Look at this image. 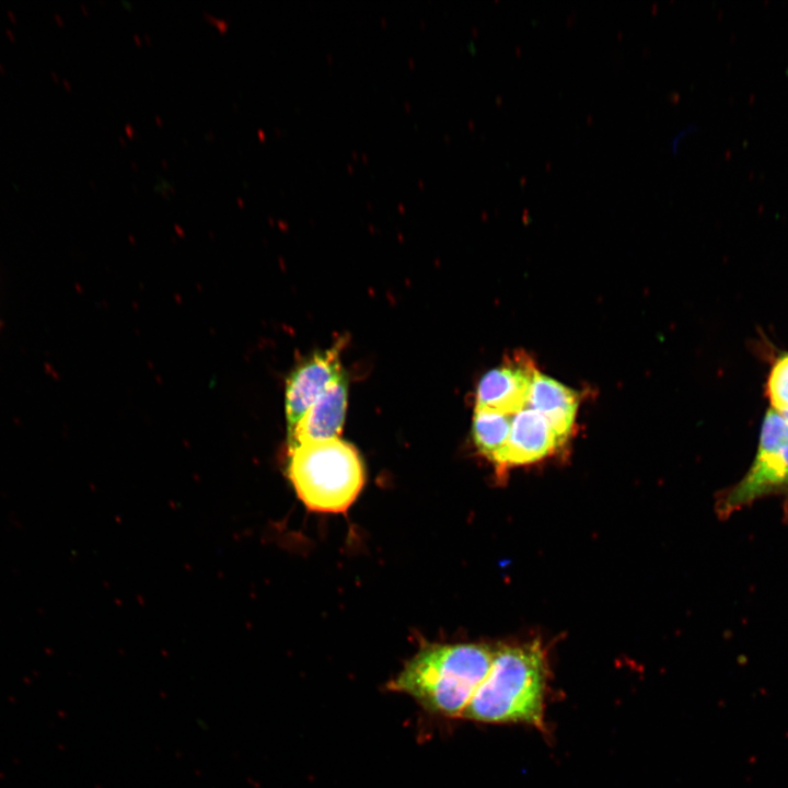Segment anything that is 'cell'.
I'll list each match as a JSON object with an SVG mask.
<instances>
[{"mask_svg": "<svg viewBox=\"0 0 788 788\" xmlns=\"http://www.w3.org/2000/svg\"><path fill=\"white\" fill-rule=\"evenodd\" d=\"M781 415H783V416L785 417V419L788 421V413H784V414H781Z\"/></svg>", "mask_w": 788, "mask_h": 788, "instance_id": "7c38bea8", "label": "cell"}, {"mask_svg": "<svg viewBox=\"0 0 788 788\" xmlns=\"http://www.w3.org/2000/svg\"><path fill=\"white\" fill-rule=\"evenodd\" d=\"M290 451L289 478L302 502L314 511H346L364 484L357 450L338 438L297 444Z\"/></svg>", "mask_w": 788, "mask_h": 788, "instance_id": "3957f363", "label": "cell"}, {"mask_svg": "<svg viewBox=\"0 0 788 788\" xmlns=\"http://www.w3.org/2000/svg\"><path fill=\"white\" fill-rule=\"evenodd\" d=\"M537 370L528 359L513 358L488 371L476 391V407L515 415L528 406Z\"/></svg>", "mask_w": 788, "mask_h": 788, "instance_id": "8992f818", "label": "cell"}, {"mask_svg": "<svg viewBox=\"0 0 788 788\" xmlns=\"http://www.w3.org/2000/svg\"><path fill=\"white\" fill-rule=\"evenodd\" d=\"M768 496L788 498V421L773 408L764 417L753 463L743 478L721 497L719 515L728 517Z\"/></svg>", "mask_w": 788, "mask_h": 788, "instance_id": "277c9868", "label": "cell"}, {"mask_svg": "<svg viewBox=\"0 0 788 788\" xmlns=\"http://www.w3.org/2000/svg\"><path fill=\"white\" fill-rule=\"evenodd\" d=\"M767 395L773 409L780 414L788 413V352L779 356L772 367Z\"/></svg>", "mask_w": 788, "mask_h": 788, "instance_id": "8fae6325", "label": "cell"}, {"mask_svg": "<svg viewBox=\"0 0 788 788\" xmlns=\"http://www.w3.org/2000/svg\"><path fill=\"white\" fill-rule=\"evenodd\" d=\"M578 405L575 391L538 371L535 373L528 407L541 414L564 443L572 430Z\"/></svg>", "mask_w": 788, "mask_h": 788, "instance_id": "9c48e42d", "label": "cell"}, {"mask_svg": "<svg viewBox=\"0 0 788 788\" xmlns=\"http://www.w3.org/2000/svg\"><path fill=\"white\" fill-rule=\"evenodd\" d=\"M493 657L491 649L478 644L429 646L406 663L389 687L410 695L427 710L463 716Z\"/></svg>", "mask_w": 788, "mask_h": 788, "instance_id": "6da1fadb", "label": "cell"}, {"mask_svg": "<svg viewBox=\"0 0 788 788\" xmlns=\"http://www.w3.org/2000/svg\"><path fill=\"white\" fill-rule=\"evenodd\" d=\"M347 406V381L341 374L309 408L290 433V448L297 444L338 439Z\"/></svg>", "mask_w": 788, "mask_h": 788, "instance_id": "ba28073f", "label": "cell"}, {"mask_svg": "<svg viewBox=\"0 0 788 788\" xmlns=\"http://www.w3.org/2000/svg\"><path fill=\"white\" fill-rule=\"evenodd\" d=\"M547 664L538 642L494 651L489 671L463 717L483 722L544 726Z\"/></svg>", "mask_w": 788, "mask_h": 788, "instance_id": "7a4b0ae2", "label": "cell"}, {"mask_svg": "<svg viewBox=\"0 0 788 788\" xmlns=\"http://www.w3.org/2000/svg\"><path fill=\"white\" fill-rule=\"evenodd\" d=\"M341 374L336 348L313 355L291 373L286 387L289 434L327 386Z\"/></svg>", "mask_w": 788, "mask_h": 788, "instance_id": "5b68a950", "label": "cell"}, {"mask_svg": "<svg viewBox=\"0 0 788 788\" xmlns=\"http://www.w3.org/2000/svg\"><path fill=\"white\" fill-rule=\"evenodd\" d=\"M512 416L487 408H475L473 438L478 451L503 470V459L511 430Z\"/></svg>", "mask_w": 788, "mask_h": 788, "instance_id": "30bf717a", "label": "cell"}, {"mask_svg": "<svg viewBox=\"0 0 788 788\" xmlns=\"http://www.w3.org/2000/svg\"><path fill=\"white\" fill-rule=\"evenodd\" d=\"M563 444L546 419L526 406L512 416L503 468L535 463L552 455Z\"/></svg>", "mask_w": 788, "mask_h": 788, "instance_id": "52a82bcc", "label": "cell"}]
</instances>
